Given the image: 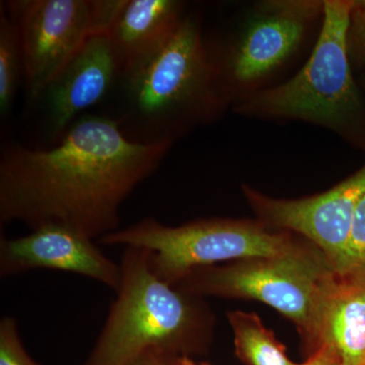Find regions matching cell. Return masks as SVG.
<instances>
[{"instance_id": "1", "label": "cell", "mask_w": 365, "mask_h": 365, "mask_svg": "<svg viewBox=\"0 0 365 365\" xmlns=\"http://www.w3.org/2000/svg\"><path fill=\"white\" fill-rule=\"evenodd\" d=\"M173 141L140 143L111 117L86 115L50 148L6 143L0 220L69 228L100 239L119 230L122 204L160 167Z\"/></svg>"}, {"instance_id": "2", "label": "cell", "mask_w": 365, "mask_h": 365, "mask_svg": "<svg viewBox=\"0 0 365 365\" xmlns=\"http://www.w3.org/2000/svg\"><path fill=\"white\" fill-rule=\"evenodd\" d=\"M215 72L198 24L182 19L155 51L120 73V128L140 143L173 141L185 122L217 104Z\"/></svg>"}, {"instance_id": "3", "label": "cell", "mask_w": 365, "mask_h": 365, "mask_svg": "<svg viewBox=\"0 0 365 365\" xmlns=\"http://www.w3.org/2000/svg\"><path fill=\"white\" fill-rule=\"evenodd\" d=\"M120 264L121 284L86 365H135L193 345L203 319L188 292L153 272L146 250L126 247Z\"/></svg>"}, {"instance_id": "4", "label": "cell", "mask_w": 365, "mask_h": 365, "mask_svg": "<svg viewBox=\"0 0 365 365\" xmlns=\"http://www.w3.org/2000/svg\"><path fill=\"white\" fill-rule=\"evenodd\" d=\"M98 241L105 246L146 250L153 272L173 285L191 271L220 262L282 258L302 253L285 235L223 220L169 227L155 218H143Z\"/></svg>"}, {"instance_id": "5", "label": "cell", "mask_w": 365, "mask_h": 365, "mask_svg": "<svg viewBox=\"0 0 365 365\" xmlns=\"http://www.w3.org/2000/svg\"><path fill=\"white\" fill-rule=\"evenodd\" d=\"M355 1L323 2L324 24L304 68L277 88L263 91L244 106L281 117L340 123L359 107L348 59V32Z\"/></svg>"}, {"instance_id": "6", "label": "cell", "mask_w": 365, "mask_h": 365, "mask_svg": "<svg viewBox=\"0 0 365 365\" xmlns=\"http://www.w3.org/2000/svg\"><path fill=\"white\" fill-rule=\"evenodd\" d=\"M335 270L304 253L195 269L175 287L191 294L261 300L319 338L327 287Z\"/></svg>"}, {"instance_id": "7", "label": "cell", "mask_w": 365, "mask_h": 365, "mask_svg": "<svg viewBox=\"0 0 365 365\" xmlns=\"http://www.w3.org/2000/svg\"><path fill=\"white\" fill-rule=\"evenodd\" d=\"M4 6L20 34L26 93L39 100L93 36L91 0H14Z\"/></svg>"}, {"instance_id": "8", "label": "cell", "mask_w": 365, "mask_h": 365, "mask_svg": "<svg viewBox=\"0 0 365 365\" xmlns=\"http://www.w3.org/2000/svg\"><path fill=\"white\" fill-rule=\"evenodd\" d=\"M34 269L78 274L117 292L121 264L106 256L93 240L69 228L44 227L20 237L0 240V275L13 276Z\"/></svg>"}, {"instance_id": "9", "label": "cell", "mask_w": 365, "mask_h": 365, "mask_svg": "<svg viewBox=\"0 0 365 365\" xmlns=\"http://www.w3.org/2000/svg\"><path fill=\"white\" fill-rule=\"evenodd\" d=\"M365 195V165L335 188L302 200H272L255 195L259 212L269 222L300 232L323 250L331 267L342 263L355 209Z\"/></svg>"}, {"instance_id": "10", "label": "cell", "mask_w": 365, "mask_h": 365, "mask_svg": "<svg viewBox=\"0 0 365 365\" xmlns=\"http://www.w3.org/2000/svg\"><path fill=\"white\" fill-rule=\"evenodd\" d=\"M120 71L109 37L91 36L46 88L47 126L58 141L76 118L110 93Z\"/></svg>"}, {"instance_id": "11", "label": "cell", "mask_w": 365, "mask_h": 365, "mask_svg": "<svg viewBox=\"0 0 365 365\" xmlns=\"http://www.w3.org/2000/svg\"><path fill=\"white\" fill-rule=\"evenodd\" d=\"M317 13L318 4L314 2L266 4L230 53V81L245 85L277 68L297 49L307 24Z\"/></svg>"}, {"instance_id": "12", "label": "cell", "mask_w": 365, "mask_h": 365, "mask_svg": "<svg viewBox=\"0 0 365 365\" xmlns=\"http://www.w3.org/2000/svg\"><path fill=\"white\" fill-rule=\"evenodd\" d=\"M319 338L341 365H365V267L334 272L327 287Z\"/></svg>"}, {"instance_id": "13", "label": "cell", "mask_w": 365, "mask_h": 365, "mask_svg": "<svg viewBox=\"0 0 365 365\" xmlns=\"http://www.w3.org/2000/svg\"><path fill=\"white\" fill-rule=\"evenodd\" d=\"M175 0H127L109 33L120 73L160 48L181 23Z\"/></svg>"}, {"instance_id": "14", "label": "cell", "mask_w": 365, "mask_h": 365, "mask_svg": "<svg viewBox=\"0 0 365 365\" xmlns=\"http://www.w3.org/2000/svg\"><path fill=\"white\" fill-rule=\"evenodd\" d=\"M228 321L234 330L237 351L250 365H299L288 359L284 348L258 317L235 312L228 314Z\"/></svg>"}, {"instance_id": "15", "label": "cell", "mask_w": 365, "mask_h": 365, "mask_svg": "<svg viewBox=\"0 0 365 365\" xmlns=\"http://www.w3.org/2000/svg\"><path fill=\"white\" fill-rule=\"evenodd\" d=\"M24 74L23 53L18 26L0 6V116H9L16 98L21 74Z\"/></svg>"}, {"instance_id": "16", "label": "cell", "mask_w": 365, "mask_h": 365, "mask_svg": "<svg viewBox=\"0 0 365 365\" xmlns=\"http://www.w3.org/2000/svg\"><path fill=\"white\" fill-rule=\"evenodd\" d=\"M362 267H365V195L355 209L342 263L336 272L346 273Z\"/></svg>"}, {"instance_id": "17", "label": "cell", "mask_w": 365, "mask_h": 365, "mask_svg": "<svg viewBox=\"0 0 365 365\" xmlns=\"http://www.w3.org/2000/svg\"><path fill=\"white\" fill-rule=\"evenodd\" d=\"M0 365H39L26 352L16 319L0 321Z\"/></svg>"}, {"instance_id": "18", "label": "cell", "mask_w": 365, "mask_h": 365, "mask_svg": "<svg viewBox=\"0 0 365 365\" xmlns=\"http://www.w3.org/2000/svg\"><path fill=\"white\" fill-rule=\"evenodd\" d=\"M127 0H91L93 36L109 35Z\"/></svg>"}, {"instance_id": "19", "label": "cell", "mask_w": 365, "mask_h": 365, "mask_svg": "<svg viewBox=\"0 0 365 365\" xmlns=\"http://www.w3.org/2000/svg\"><path fill=\"white\" fill-rule=\"evenodd\" d=\"M348 40L351 41L355 51L365 63V1H355L348 32Z\"/></svg>"}, {"instance_id": "20", "label": "cell", "mask_w": 365, "mask_h": 365, "mask_svg": "<svg viewBox=\"0 0 365 365\" xmlns=\"http://www.w3.org/2000/svg\"><path fill=\"white\" fill-rule=\"evenodd\" d=\"M338 362L336 353L328 345L322 344L318 352L314 353L304 364L299 365H336Z\"/></svg>"}, {"instance_id": "21", "label": "cell", "mask_w": 365, "mask_h": 365, "mask_svg": "<svg viewBox=\"0 0 365 365\" xmlns=\"http://www.w3.org/2000/svg\"><path fill=\"white\" fill-rule=\"evenodd\" d=\"M167 359H172V357L163 356L160 354H148L143 359L139 360L135 365H162Z\"/></svg>"}, {"instance_id": "22", "label": "cell", "mask_w": 365, "mask_h": 365, "mask_svg": "<svg viewBox=\"0 0 365 365\" xmlns=\"http://www.w3.org/2000/svg\"><path fill=\"white\" fill-rule=\"evenodd\" d=\"M181 365H206V364H193V362H191V361H189V360H186V359H184V360H181Z\"/></svg>"}, {"instance_id": "23", "label": "cell", "mask_w": 365, "mask_h": 365, "mask_svg": "<svg viewBox=\"0 0 365 365\" xmlns=\"http://www.w3.org/2000/svg\"><path fill=\"white\" fill-rule=\"evenodd\" d=\"M162 365H174L172 364V359H167L165 361L163 362ZM176 365H181V362L179 361V364Z\"/></svg>"}, {"instance_id": "24", "label": "cell", "mask_w": 365, "mask_h": 365, "mask_svg": "<svg viewBox=\"0 0 365 365\" xmlns=\"http://www.w3.org/2000/svg\"><path fill=\"white\" fill-rule=\"evenodd\" d=\"M336 365H341V364H339V361H338L337 364H336Z\"/></svg>"}]
</instances>
